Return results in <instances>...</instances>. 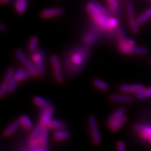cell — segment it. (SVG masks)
I'll return each mask as SVG.
<instances>
[{"label":"cell","instance_id":"6da1fadb","mask_svg":"<svg viewBox=\"0 0 151 151\" xmlns=\"http://www.w3.org/2000/svg\"><path fill=\"white\" fill-rule=\"evenodd\" d=\"M86 9L87 11H88V13L90 14V16L92 17V18L95 20L96 22H97L99 26H101V27H103L104 29H111L109 24V18H107V16H106V14H103V13L99 12V11L94 9L93 7H92L91 6H90L89 4H87Z\"/></svg>","mask_w":151,"mask_h":151},{"label":"cell","instance_id":"7a4b0ae2","mask_svg":"<svg viewBox=\"0 0 151 151\" xmlns=\"http://www.w3.org/2000/svg\"><path fill=\"white\" fill-rule=\"evenodd\" d=\"M15 54H16L17 58H18V60L25 66V67L27 68V70H29L30 72L32 73L33 76L37 78V77H39V76H40V73H39V71H38L36 65L32 63V62L28 59L27 57L25 56V55H24L20 49H16V51H15Z\"/></svg>","mask_w":151,"mask_h":151},{"label":"cell","instance_id":"3957f363","mask_svg":"<svg viewBox=\"0 0 151 151\" xmlns=\"http://www.w3.org/2000/svg\"><path fill=\"white\" fill-rule=\"evenodd\" d=\"M89 123L91 129L92 142L94 145L98 146L101 143V137H100L97 119L94 116H90L89 117Z\"/></svg>","mask_w":151,"mask_h":151},{"label":"cell","instance_id":"277c9868","mask_svg":"<svg viewBox=\"0 0 151 151\" xmlns=\"http://www.w3.org/2000/svg\"><path fill=\"white\" fill-rule=\"evenodd\" d=\"M134 129L137 132L142 139L151 143V126L148 124H136Z\"/></svg>","mask_w":151,"mask_h":151},{"label":"cell","instance_id":"5b68a950","mask_svg":"<svg viewBox=\"0 0 151 151\" xmlns=\"http://www.w3.org/2000/svg\"><path fill=\"white\" fill-rule=\"evenodd\" d=\"M51 63L55 78L57 83L59 84H62L63 83V76H62L61 67H60V60L58 58V56L54 55L51 57Z\"/></svg>","mask_w":151,"mask_h":151},{"label":"cell","instance_id":"8992f818","mask_svg":"<svg viewBox=\"0 0 151 151\" xmlns=\"http://www.w3.org/2000/svg\"><path fill=\"white\" fill-rule=\"evenodd\" d=\"M64 10L60 8H49L43 9L41 11L40 16L43 19L52 18L55 16H58L63 14Z\"/></svg>","mask_w":151,"mask_h":151},{"label":"cell","instance_id":"52a82bcc","mask_svg":"<svg viewBox=\"0 0 151 151\" xmlns=\"http://www.w3.org/2000/svg\"><path fill=\"white\" fill-rule=\"evenodd\" d=\"M32 60L34 62H35V65L37 67L38 71L40 73V76H45L46 72H45V68L43 62L42 54L40 52H35L32 55Z\"/></svg>","mask_w":151,"mask_h":151},{"label":"cell","instance_id":"ba28073f","mask_svg":"<svg viewBox=\"0 0 151 151\" xmlns=\"http://www.w3.org/2000/svg\"><path fill=\"white\" fill-rule=\"evenodd\" d=\"M145 88V86L142 84L128 85L123 84L120 86V90L123 92H129V93H137Z\"/></svg>","mask_w":151,"mask_h":151},{"label":"cell","instance_id":"9c48e42d","mask_svg":"<svg viewBox=\"0 0 151 151\" xmlns=\"http://www.w3.org/2000/svg\"><path fill=\"white\" fill-rule=\"evenodd\" d=\"M54 112V108L51 105L50 106L47 107V108L44 109V111L41 115L40 122L44 124L45 126H48L49 122L51 120L52 116Z\"/></svg>","mask_w":151,"mask_h":151},{"label":"cell","instance_id":"30bf717a","mask_svg":"<svg viewBox=\"0 0 151 151\" xmlns=\"http://www.w3.org/2000/svg\"><path fill=\"white\" fill-rule=\"evenodd\" d=\"M109 99L113 101L124 103H132L134 101L133 97L129 95H124V94H111L109 96Z\"/></svg>","mask_w":151,"mask_h":151},{"label":"cell","instance_id":"8fae6325","mask_svg":"<svg viewBox=\"0 0 151 151\" xmlns=\"http://www.w3.org/2000/svg\"><path fill=\"white\" fill-rule=\"evenodd\" d=\"M21 125V122H20V118L18 120H15L12 124H10L8 127H6L4 130L3 132V136L5 137H10L18 129V127Z\"/></svg>","mask_w":151,"mask_h":151},{"label":"cell","instance_id":"7c38bea8","mask_svg":"<svg viewBox=\"0 0 151 151\" xmlns=\"http://www.w3.org/2000/svg\"><path fill=\"white\" fill-rule=\"evenodd\" d=\"M41 148L43 150H48V127H46L39 137Z\"/></svg>","mask_w":151,"mask_h":151},{"label":"cell","instance_id":"4fadbf2b","mask_svg":"<svg viewBox=\"0 0 151 151\" xmlns=\"http://www.w3.org/2000/svg\"><path fill=\"white\" fill-rule=\"evenodd\" d=\"M48 128L52 129H65L67 127V124L65 122L60 120H55V119H51L47 126Z\"/></svg>","mask_w":151,"mask_h":151},{"label":"cell","instance_id":"5bb4252c","mask_svg":"<svg viewBox=\"0 0 151 151\" xmlns=\"http://www.w3.org/2000/svg\"><path fill=\"white\" fill-rule=\"evenodd\" d=\"M127 121V117L124 115L123 116L121 117L120 119H118V120H116V122H113L112 124H111L110 126H109V129L113 132H118V130L120 129L122 126L126 123V122Z\"/></svg>","mask_w":151,"mask_h":151},{"label":"cell","instance_id":"9a60e30c","mask_svg":"<svg viewBox=\"0 0 151 151\" xmlns=\"http://www.w3.org/2000/svg\"><path fill=\"white\" fill-rule=\"evenodd\" d=\"M126 109L124 108H121L118 109V111H116V112L113 113V115L109 117L108 119V121H107V123H108V126H110L111 124H112L113 122H115L116 120H118V119H120L121 117H122L125 114Z\"/></svg>","mask_w":151,"mask_h":151},{"label":"cell","instance_id":"2e32d148","mask_svg":"<svg viewBox=\"0 0 151 151\" xmlns=\"http://www.w3.org/2000/svg\"><path fill=\"white\" fill-rule=\"evenodd\" d=\"M33 103L35 104L36 106L40 107L42 109H46L47 107L50 106L51 105L50 101L48 99H44V98L39 97V96H35L32 99Z\"/></svg>","mask_w":151,"mask_h":151},{"label":"cell","instance_id":"e0dca14e","mask_svg":"<svg viewBox=\"0 0 151 151\" xmlns=\"http://www.w3.org/2000/svg\"><path fill=\"white\" fill-rule=\"evenodd\" d=\"M27 6V0H16L15 9L18 14H22Z\"/></svg>","mask_w":151,"mask_h":151},{"label":"cell","instance_id":"ac0fdd59","mask_svg":"<svg viewBox=\"0 0 151 151\" xmlns=\"http://www.w3.org/2000/svg\"><path fill=\"white\" fill-rule=\"evenodd\" d=\"M127 39H120V42H119L118 48L122 52L126 54L132 53V50L133 47L130 46L127 43Z\"/></svg>","mask_w":151,"mask_h":151},{"label":"cell","instance_id":"d6986e66","mask_svg":"<svg viewBox=\"0 0 151 151\" xmlns=\"http://www.w3.org/2000/svg\"><path fill=\"white\" fill-rule=\"evenodd\" d=\"M47 127V126H45L42 122H40L39 123L37 124V125L36 126V127L34 129V130L32 132L31 134L29 136V139H37L41 135V134L42 133L44 128Z\"/></svg>","mask_w":151,"mask_h":151},{"label":"cell","instance_id":"ffe728a7","mask_svg":"<svg viewBox=\"0 0 151 151\" xmlns=\"http://www.w3.org/2000/svg\"><path fill=\"white\" fill-rule=\"evenodd\" d=\"M53 137L56 140H65V139H69L70 137V134L69 132L65 131L64 129H58L56 130V132H55Z\"/></svg>","mask_w":151,"mask_h":151},{"label":"cell","instance_id":"44dd1931","mask_svg":"<svg viewBox=\"0 0 151 151\" xmlns=\"http://www.w3.org/2000/svg\"><path fill=\"white\" fill-rule=\"evenodd\" d=\"M20 122H21V125H22V127L26 130H31L32 129H33L34 124L27 116L23 115V116H20Z\"/></svg>","mask_w":151,"mask_h":151},{"label":"cell","instance_id":"7402d4cb","mask_svg":"<svg viewBox=\"0 0 151 151\" xmlns=\"http://www.w3.org/2000/svg\"><path fill=\"white\" fill-rule=\"evenodd\" d=\"M135 97L136 98H137L138 99H147V98H151V86L147 88H145L143 90L137 92V93H136Z\"/></svg>","mask_w":151,"mask_h":151},{"label":"cell","instance_id":"603a6c76","mask_svg":"<svg viewBox=\"0 0 151 151\" xmlns=\"http://www.w3.org/2000/svg\"><path fill=\"white\" fill-rule=\"evenodd\" d=\"M151 18V7L147 9V10L143 12L142 14L140 15L137 18V21L139 24H143L144 22L148 21Z\"/></svg>","mask_w":151,"mask_h":151},{"label":"cell","instance_id":"cb8c5ba5","mask_svg":"<svg viewBox=\"0 0 151 151\" xmlns=\"http://www.w3.org/2000/svg\"><path fill=\"white\" fill-rule=\"evenodd\" d=\"M93 84L94 86H96L97 88H99L101 90H103V91H107L109 88L108 83H106L104 81L98 78L94 79L93 81Z\"/></svg>","mask_w":151,"mask_h":151},{"label":"cell","instance_id":"d4e9b609","mask_svg":"<svg viewBox=\"0 0 151 151\" xmlns=\"http://www.w3.org/2000/svg\"><path fill=\"white\" fill-rule=\"evenodd\" d=\"M129 23L130 28H131L132 31L134 33H138L139 32V25L140 24H139V22L137 21V19H136L134 17V18H129Z\"/></svg>","mask_w":151,"mask_h":151},{"label":"cell","instance_id":"484cf974","mask_svg":"<svg viewBox=\"0 0 151 151\" xmlns=\"http://www.w3.org/2000/svg\"><path fill=\"white\" fill-rule=\"evenodd\" d=\"M132 53L139 55H144L148 53V49L144 48V47H138L135 46L132 48Z\"/></svg>","mask_w":151,"mask_h":151},{"label":"cell","instance_id":"4316f807","mask_svg":"<svg viewBox=\"0 0 151 151\" xmlns=\"http://www.w3.org/2000/svg\"><path fill=\"white\" fill-rule=\"evenodd\" d=\"M38 43H39V39L36 36H33L30 39L29 43V50L31 52H35L37 49Z\"/></svg>","mask_w":151,"mask_h":151},{"label":"cell","instance_id":"83f0119b","mask_svg":"<svg viewBox=\"0 0 151 151\" xmlns=\"http://www.w3.org/2000/svg\"><path fill=\"white\" fill-rule=\"evenodd\" d=\"M15 72H16V71H15L14 68H13V67L9 68V69H7L6 73V74H5L4 81L9 83V81L11 80V79L14 78Z\"/></svg>","mask_w":151,"mask_h":151},{"label":"cell","instance_id":"f1b7e54d","mask_svg":"<svg viewBox=\"0 0 151 151\" xmlns=\"http://www.w3.org/2000/svg\"><path fill=\"white\" fill-rule=\"evenodd\" d=\"M88 4H89L90 6H91L92 7H93L94 9H96V10H97L98 11H99V12L103 13V14H106V9L104 8L102 6H101V5L99 4H98L97 2H96V1H90L89 2H88Z\"/></svg>","mask_w":151,"mask_h":151},{"label":"cell","instance_id":"f546056e","mask_svg":"<svg viewBox=\"0 0 151 151\" xmlns=\"http://www.w3.org/2000/svg\"><path fill=\"white\" fill-rule=\"evenodd\" d=\"M72 62L76 65H80L83 62V58L80 53H76L72 58Z\"/></svg>","mask_w":151,"mask_h":151},{"label":"cell","instance_id":"4dcf8cb0","mask_svg":"<svg viewBox=\"0 0 151 151\" xmlns=\"http://www.w3.org/2000/svg\"><path fill=\"white\" fill-rule=\"evenodd\" d=\"M18 81L16 80L14 78H13L8 83V92L11 93L16 89L17 84H18Z\"/></svg>","mask_w":151,"mask_h":151},{"label":"cell","instance_id":"1f68e13d","mask_svg":"<svg viewBox=\"0 0 151 151\" xmlns=\"http://www.w3.org/2000/svg\"><path fill=\"white\" fill-rule=\"evenodd\" d=\"M6 92H8V83L4 81L0 87V97L2 98L4 97Z\"/></svg>","mask_w":151,"mask_h":151},{"label":"cell","instance_id":"d6a6232c","mask_svg":"<svg viewBox=\"0 0 151 151\" xmlns=\"http://www.w3.org/2000/svg\"><path fill=\"white\" fill-rule=\"evenodd\" d=\"M24 70L23 68H19L18 70L15 72L14 78L16 79V80L18 81V82L21 81V77H22V73H24Z\"/></svg>","mask_w":151,"mask_h":151},{"label":"cell","instance_id":"836d02e7","mask_svg":"<svg viewBox=\"0 0 151 151\" xmlns=\"http://www.w3.org/2000/svg\"><path fill=\"white\" fill-rule=\"evenodd\" d=\"M109 24L110 29H114L118 27V20L116 18H110L109 19Z\"/></svg>","mask_w":151,"mask_h":151},{"label":"cell","instance_id":"e575fe53","mask_svg":"<svg viewBox=\"0 0 151 151\" xmlns=\"http://www.w3.org/2000/svg\"><path fill=\"white\" fill-rule=\"evenodd\" d=\"M109 7H110L111 10L113 11H116L118 9V2L117 0H110L109 1Z\"/></svg>","mask_w":151,"mask_h":151},{"label":"cell","instance_id":"d590c367","mask_svg":"<svg viewBox=\"0 0 151 151\" xmlns=\"http://www.w3.org/2000/svg\"><path fill=\"white\" fill-rule=\"evenodd\" d=\"M127 11L128 17H129V18H134V11L133 6H132L131 4H129L127 5Z\"/></svg>","mask_w":151,"mask_h":151},{"label":"cell","instance_id":"8d00e7d4","mask_svg":"<svg viewBox=\"0 0 151 151\" xmlns=\"http://www.w3.org/2000/svg\"><path fill=\"white\" fill-rule=\"evenodd\" d=\"M117 149L120 151H124L126 150V145L123 141H118L117 143Z\"/></svg>","mask_w":151,"mask_h":151},{"label":"cell","instance_id":"74e56055","mask_svg":"<svg viewBox=\"0 0 151 151\" xmlns=\"http://www.w3.org/2000/svg\"><path fill=\"white\" fill-rule=\"evenodd\" d=\"M31 76H33L32 73L30 72V71H29V70H27V71H24V73H22V75L21 81H24V80H26V79L30 78V77H31Z\"/></svg>","mask_w":151,"mask_h":151},{"label":"cell","instance_id":"f35d334b","mask_svg":"<svg viewBox=\"0 0 151 151\" xmlns=\"http://www.w3.org/2000/svg\"><path fill=\"white\" fill-rule=\"evenodd\" d=\"M126 41H127V43L130 46H132V47L135 46L136 43H135V41H134V40H132V39H127V40H126Z\"/></svg>","mask_w":151,"mask_h":151},{"label":"cell","instance_id":"ab89813d","mask_svg":"<svg viewBox=\"0 0 151 151\" xmlns=\"http://www.w3.org/2000/svg\"><path fill=\"white\" fill-rule=\"evenodd\" d=\"M6 27L4 26V24H1V25H0V29L1 30V31H4V30L5 29Z\"/></svg>","mask_w":151,"mask_h":151},{"label":"cell","instance_id":"60d3db41","mask_svg":"<svg viewBox=\"0 0 151 151\" xmlns=\"http://www.w3.org/2000/svg\"><path fill=\"white\" fill-rule=\"evenodd\" d=\"M9 1H10V0H1V4H5L8 3Z\"/></svg>","mask_w":151,"mask_h":151},{"label":"cell","instance_id":"b9f144b4","mask_svg":"<svg viewBox=\"0 0 151 151\" xmlns=\"http://www.w3.org/2000/svg\"><path fill=\"white\" fill-rule=\"evenodd\" d=\"M149 62H150V64L151 65V59H150V60H149Z\"/></svg>","mask_w":151,"mask_h":151},{"label":"cell","instance_id":"7bdbcfd3","mask_svg":"<svg viewBox=\"0 0 151 151\" xmlns=\"http://www.w3.org/2000/svg\"><path fill=\"white\" fill-rule=\"evenodd\" d=\"M109 1H110V0H109Z\"/></svg>","mask_w":151,"mask_h":151}]
</instances>
